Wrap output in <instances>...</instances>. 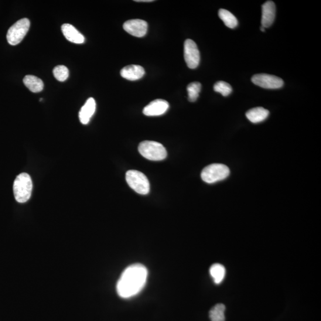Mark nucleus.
I'll list each match as a JSON object with an SVG mask.
<instances>
[{"label": "nucleus", "mask_w": 321, "mask_h": 321, "mask_svg": "<svg viewBox=\"0 0 321 321\" xmlns=\"http://www.w3.org/2000/svg\"><path fill=\"white\" fill-rule=\"evenodd\" d=\"M147 277L148 270L144 265L136 264L128 266L123 272L117 282L118 296L128 299L138 295L144 288Z\"/></svg>", "instance_id": "nucleus-1"}, {"label": "nucleus", "mask_w": 321, "mask_h": 321, "mask_svg": "<svg viewBox=\"0 0 321 321\" xmlns=\"http://www.w3.org/2000/svg\"><path fill=\"white\" fill-rule=\"evenodd\" d=\"M145 69L139 65L132 64L123 68L121 71L122 77L126 79L134 81L140 79L144 76Z\"/></svg>", "instance_id": "nucleus-12"}, {"label": "nucleus", "mask_w": 321, "mask_h": 321, "mask_svg": "<svg viewBox=\"0 0 321 321\" xmlns=\"http://www.w3.org/2000/svg\"><path fill=\"white\" fill-rule=\"evenodd\" d=\"M201 84L199 83H192L188 85L187 87V93H188V100L190 102H195L201 91Z\"/></svg>", "instance_id": "nucleus-20"}, {"label": "nucleus", "mask_w": 321, "mask_h": 321, "mask_svg": "<svg viewBox=\"0 0 321 321\" xmlns=\"http://www.w3.org/2000/svg\"><path fill=\"white\" fill-rule=\"evenodd\" d=\"M230 173L227 166L222 164H213L203 169L201 178L207 183H215L226 179Z\"/></svg>", "instance_id": "nucleus-4"}, {"label": "nucleus", "mask_w": 321, "mask_h": 321, "mask_svg": "<svg viewBox=\"0 0 321 321\" xmlns=\"http://www.w3.org/2000/svg\"><path fill=\"white\" fill-rule=\"evenodd\" d=\"M269 112L263 107H256L247 111V117L253 124H258L267 118Z\"/></svg>", "instance_id": "nucleus-15"}, {"label": "nucleus", "mask_w": 321, "mask_h": 321, "mask_svg": "<svg viewBox=\"0 0 321 321\" xmlns=\"http://www.w3.org/2000/svg\"><path fill=\"white\" fill-rule=\"evenodd\" d=\"M225 306L219 303L215 305L210 311V317L212 321H225Z\"/></svg>", "instance_id": "nucleus-19"}, {"label": "nucleus", "mask_w": 321, "mask_h": 321, "mask_svg": "<svg viewBox=\"0 0 321 321\" xmlns=\"http://www.w3.org/2000/svg\"><path fill=\"white\" fill-rule=\"evenodd\" d=\"M218 16L228 28L234 29L238 25V20L236 18L227 10L220 9L218 12Z\"/></svg>", "instance_id": "nucleus-18"}, {"label": "nucleus", "mask_w": 321, "mask_h": 321, "mask_svg": "<svg viewBox=\"0 0 321 321\" xmlns=\"http://www.w3.org/2000/svg\"><path fill=\"white\" fill-rule=\"evenodd\" d=\"M214 90L218 93H220L224 97L228 96L233 91L230 85L224 81L217 82L214 85Z\"/></svg>", "instance_id": "nucleus-22"}, {"label": "nucleus", "mask_w": 321, "mask_h": 321, "mask_svg": "<svg viewBox=\"0 0 321 321\" xmlns=\"http://www.w3.org/2000/svg\"><path fill=\"white\" fill-rule=\"evenodd\" d=\"M170 105L166 100L158 99L153 101L143 108V113L146 116H159L165 114Z\"/></svg>", "instance_id": "nucleus-10"}, {"label": "nucleus", "mask_w": 321, "mask_h": 321, "mask_svg": "<svg viewBox=\"0 0 321 321\" xmlns=\"http://www.w3.org/2000/svg\"><path fill=\"white\" fill-rule=\"evenodd\" d=\"M96 110V102L93 98H90L82 107L78 114L80 121L84 125H87Z\"/></svg>", "instance_id": "nucleus-14"}, {"label": "nucleus", "mask_w": 321, "mask_h": 321, "mask_svg": "<svg viewBox=\"0 0 321 321\" xmlns=\"http://www.w3.org/2000/svg\"><path fill=\"white\" fill-rule=\"evenodd\" d=\"M33 184L28 174L23 173L17 176L13 184V193L17 202L26 203L31 196Z\"/></svg>", "instance_id": "nucleus-2"}, {"label": "nucleus", "mask_w": 321, "mask_h": 321, "mask_svg": "<svg viewBox=\"0 0 321 321\" xmlns=\"http://www.w3.org/2000/svg\"><path fill=\"white\" fill-rule=\"evenodd\" d=\"M210 273L214 282L217 285H220L225 278L226 270L223 265L215 264L211 266Z\"/></svg>", "instance_id": "nucleus-17"}, {"label": "nucleus", "mask_w": 321, "mask_h": 321, "mask_svg": "<svg viewBox=\"0 0 321 321\" xmlns=\"http://www.w3.org/2000/svg\"><path fill=\"white\" fill-rule=\"evenodd\" d=\"M54 77L60 82H64L69 76V71L67 67L63 65H60L54 68L53 70Z\"/></svg>", "instance_id": "nucleus-21"}, {"label": "nucleus", "mask_w": 321, "mask_h": 321, "mask_svg": "<svg viewBox=\"0 0 321 321\" xmlns=\"http://www.w3.org/2000/svg\"><path fill=\"white\" fill-rule=\"evenodd\" d=\"M126 32L138 37L144 36L148 30V23L145 20L133 19L126 21L124 25Z\"/></svg>", "instance_id": "nucleus-9"}, {"label": "nucleus", "mask_w": 321, "mask_h": 321, "mask_svg": "<svg viewBox=\"0 0 321 321\" xmlns=\"http://www.w3.org/2000/svg\"><path fill=\"white\" fill-rule=\"evenodd\" d=\"M261 30L262 32H265V28H264V27H263V26L261 27Z\"/></svg>", "instance_id": "nucleus-24"}, {"label": "nucleus", "mask_w": 321, "mask_h": 321, "mask_svg": "<svg viewBox=\"0 0 321 321\" xmlns=\"http://www.w3.org/2000/svg\"><path fill=\"white\" fill-rule=\"evenodd\" d=\"M262 26L264 28H269L274 23L275 18L276 8L274 3L268 1L262 7Z\"/></svg>", "instance_id": "nucleus-11"}, {"label": "nucleus", "mask_w": 321, "mask_h": 321, "mask_svg": "<svg viewBox=\"0 0 321 321\" xmlns=\"http://www.w3.org/2000/svg\"><path fill=\"white\" fill-rule=\"evenodd\" d=\"M23 83L33 93L42 92L44 89L43 81L33 75H27L24 77Z\"/></svg>", "instance_id": "nucleus-16"}, {"label": "nucleus", "mask_w": 321, "mask_h": 321, "mask_svg": "<svg viewBox=\"0 0 321 321\" xmlns=\"http://www.w3.org/2000/svg\"><path fill=\"white\" fill-rule=\"evenodd\" d=\"M139 152L145 158L151 160H162L166 158L167 152L165 146L155 141H145L138 146Z\"/></svg>", "instance_id": "nucleus-3"}, {"label": "nucleus", "mask_w": 321, "mask_h": 321, "mask_svg": "<svg viewBox=\"0 0 321 321\" xmlns=\"http://www.w3.org/2000/svg\"><path fill=\"white\" fill-rule=\"evenodd\" d=\"M184 57L187 67L194 69L200 63V53L196 44L192 39H186L184 44Z\"/></svg>", "instance_id": "nucleus-7"}, {"label": "nucleus", "mask_w": 321, "mask_h": 321, "mask_svg": "<svg viewBox=\"0 0 321 321\" xmlns=\"http://www.w3.org/2000/svg\"><path fill=\"white\" fill-rule=\"evenodd\" d=\"M252 82L258 87L270 90L281 88L284 85V81L282 78L274 75L265 73L254 75L252 77Z\"/></svg>", "instance_id": "nucleus-8"}, {"label": "nucleus", "mask_w": 321, "mask_h": 321, "mask_svg": "<svg viewBox=\"0 0 321 321\" xmlns=\"http://www.w3.org/2000/svg\"><path fill=\"white\" fill-rule=\"evenodd\" d=\"M126 180L129 186L139 194H147L150 191V184L148 178L137 170H129L126 175Z\"/></svg>", "instance_id": "nucleus-5"}, {"label": "nucleus", "mask_w": 321, "mask_h": 321, "mask_svg": "<svg viewBox=\"0 0 321 321\" xmlns=\"http://www.w3.org/2000/svg\"><path fill=\"white\" fill-rule=\"evenodd\" d=\"M136 2H152L153 0H136Z\"/></svg>", "instance_id": "nucleus-23"}, {"label": "nucleus", "mask_w": 321, "mask_h": 321, "mask_svg": "<svg viewBox=\"0 0 321 321\" xmlns=\"http://www.w3.org/2000/svg\"><path fill=\"white\" fill-rule=\"evenodd\" d=\"M61 30L69 42L77 44L84 43V36L70 24H64L61 26Z\"/></svg>", "instance_id": "nucleus-13"}, {"label": "nucleus", "mask_w": 321, "mask_h": 321, "mask_svg": "<svg viewBox=\"0 0 321 321\" xmlns=\"http://www.w3.org/2000/svg\"><path fill=\"white\" fill-rule=\"evenodd\" d=\"M29 20L23 18L10 27L7 33V39L10 45L16 46L22 42L30 28Z\"/></svg>", "instance_id": "nucleus-6"}]
</instances>
